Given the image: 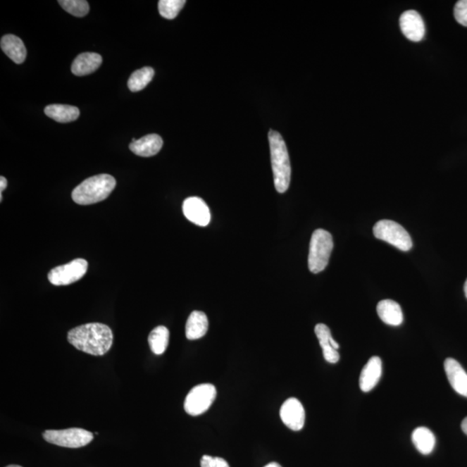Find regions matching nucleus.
<instances>
[{"instance_id": "obj_1", "label": "nucleus", "mask_w": 467, "mask_h": 467, "mask_svg": "<svg viewBox=\"0 0 467 467\" xmlns=\"http://www.w3.org/2000/svg\"><path fill=\"white\" fill-rule=\"evenodd\" d=\"M113 335L108 325L101 323L77 326L68 333V341L77 350L93 356H104L112 347Z\"/></svg>"}, {"instance_id": "obj_2", "label": "nucleus", "mask_w": 467, "mask_h": 467, "mask_svg": "<svg viewBox=\"0 0 467 467\" xmlns=\"http://www.w3.org/2000/svg\"><path fill=\"white\" fill-rule=\"evenodd\" d=\"M270 145L273 181L276 191L284 193L289 188L291 165L286 143L278 132L270 130L268 134Z\"/></svg>"}, {"instance_id": "obj_3", "label": "nucleus", "mask_w": 467, "mask_h": 467, "mask_svg": "<svg viewBox=\"0 0 467 467\" xmlns=\"http://www.w3.org/2000/svg\"><path fill=\"white\" fill-rule=\"evenodd\" d=\"M116 180L108 174L91 177L72 192V199L80 205L94 204L108 199L115 189Z\"/></svg>"}, {"instance_id": "obj_4", "label": "nucleus", "mask_w": 467, "mask_h": 467, "mask_svg": "<svg viewBox=\"0 0 467 467\" xmlns=\"http://www.w3.org/2000/svg\"><path fill=\"white\" fill-rule=\"evenodd\" d=\"M333 249L332 235L325 230H315L311 235L309 256V270L318 273L325 270Z\"/></svg>"}, {"instance_id": "obj_5", "label": "nucleus", "mask_w": 467, "mask_h": 467, "mask_svg": "<svg viewBox=\"0 0 467 467\" xmlns=\"http://www.w3.org/2000/svg\"><path fill=\"white\" fill-rule=\"evenodd\" d=\"M373 233L375 238L388 242L401 251L408 252L413 242L408 231L401 224L391 220H381L375 224Z\"/></svg>"}, {"instance_id": "obj_6", "label": "nucleus", "mask_w": 467, "mask_h": 467, "mask_svg": "<svg viewBox=\"0 0 467 467\" xmlns=\"http://www.w3.org/2000/svg\"><path fill=\"white\" fill-rule=\"evenodd\" d=\"M43 436L47 442L53 445L68 448L85 447L94 439L92 432L78 428L63 430H46Z\"/></svg>"}, {"instance_id": "obj_7", "label": "nucleus", "mask_w": 467, "mask_h": 467, "mask_svg": "<svg viewBox=\"0 0 467 467\" xmlns=\"http://www.w3.org/2000/svg\"><path fill=\"white\" fill-rule=\"evenodd\" d=\"M216 397V390L211 383L197 385L187 394L185 410L189 416H197L206 412Z\"/></svg>"}, {"instance_id": "obj_8", "label": "nucleus", "mask_w": 467, "mask_h": 467, "mask_svg": "<svg viewBox=\"0 0 467 467\" xmlns=\"http://www.w3.org/2000/svg\"><path fill=\"white\" fill-rule=\"evenodd\" d=\"M88 261L75 259L70 263L58 266L49 273V282L55 286H67L78 282L88 271Z\"/></svg>"}, {"instance_id": "obj_9", "label": "nucleus", "mask_w": 467, "mask_h": 467, "mask_svg": "<svg viewBox=\"0 0 467 467\" xmlns=\"http://www.w3.org/2000/svg\"><path fill=\"white\" fill-rule=\"evenodd\" d=\"M280 418L288 428L299 431L305 425L306 413L301 402L296 398H289L282 406Z\"/></svg>"}, {"instance_id": "obj_10", "label": "nucleus", "mask_w": 467, "mask_h": 467, "mask_svg": "<svg viewBox=\"0 0 467 467\" xmlns=\"http://www.w3.org/2000/svg\"><path fill=\"white\" fill-rule=\"evenodd\" d=\"M185 218L196 225L207 226L211 222V211L208 205L199 197H188L183 203Z\"/></svg>"}, {"instance_id": "obj_11", "label": "nucleus", "mask_w": 467, "mask_h": 467, "mask_svg": "<svg viewBox=\"0 0 467 467\" xmlns=\"http://www.w3.org/2000/svg\"><path fill=\"white\" fill-rule=\"evenodd\" d=\"M400 27L404 35L413 42H420L425 36V24L421 15L409 10L401 14Z\"/></svg>"}, {"instance_id": "obj_12", "label": "nucleus", "mask_w": 467, "mask_h": 467, "mask_svg": "<svg viewBox=\"0 0 467 467\" xmlns=\"http://www.w3.org/2000/svg\"><path fill=\"white\" fill-rule=\"evenodd\" d=\"M314 331L320 342L325 361L330 363L339 362L340 356L337 350L340 349V344L333 340L328 326L325 324H318L315 326Z\"/></svg>"}, {"instance_id": "obj_13", "label": "nucleus", "mask_w": 467, "mask_h": 467, "mask_svg": "<svg viewBox=\"0 0 467 467\" xmlns=\"http://www.w3.org/2000/svg\"><path fill=\"white\" fill-rule=\"evenodd\" d=\"M382 364L378 356H372L361 372L359 386L363 392H370L377 386L382 377Z\"/></svg>"}, {"instance_id": "obj_14", "label": "nucleus", "mask_w": 467, "mask_h": 467, "mask_svg": "<svg viewBox=\"0 0 467 467\" xmlns=\"http://www.w3.org/2000/svg\"><path fill=\"white\" fill-rule=\"evenodd\" d=\"M444 369L453 389L458 394L467 397V373L461 363L454 359H447L444 363Z\"/></svg>"}, {"instance_id": "obj_15", "label": "nucleus", "mask_w": 467, "mask_h": 467, "mask_svg": "<svg viewBox=\"0 0 467 467\" xmlns=\"http://www.w3.org/2000/svg\"><path fill=\"white\" fill-rule=\"evenodd\" d=\"M163 147V139L158 135H148L142 139H132L129 148L140 157H151L158 153Z\"/></svg>"}, {"instance_id": "obj_16", "label": "nucleus", "mask_w": 467, "mask_h": 467, "mask_svg": "<svg viewBox=\"0 0 467 467\" xmlns=\"http://www.w3.org/2000/svg\"><path fill=\"white\" fill-rule=\"evenodd\" d=\"M101 63V55L92 52L82 53L72 63L71 71L77 77H83V75H89L97 70Z\"/></svg>"}, {"instance_id": "obj_17", "label": "nucleus", "mask_w": 467, "mask_h": 467, "mask_svg": "<svg viewBox=\"0 0 467 467\" xmlns=\"http://www.w3.org/2000/svg\"><path fill=\"white\" fill-rule=\"evenodd\" d=\"M378 314L385 324L398 326L404 322V313L399 304L392 299L380 301L377 306Z\"/></svg>"}, {"instance_id": "obj_18", "label": "nucleus", "mask_w": 467, "mask_h": 467, "mask_svg": "<svg viewBox=\"0 0 467 467\" xmlns=\"http://www.w3.org/2000/svg\"><path fill=\"white\" fill-rule=\"evenodd\" d=\"M208 321L206 314L200 311H192L186 322L185 335L189 340H199L207 333Z\"/></svg>"}, {"instance_id": "obj_19", "label": "nucleus", "mask_w": 467, "mask_h": 467, "mask_svg": "<svg viewBox=\"0 0 467 467\" xmlns=\"http://www.w3.org/2000/svg\"><path fill=\"white\" fill-rule=\"evenodd\" d=\"M0 45L4 53L14 63L20 64L25 62L27 52L20 37L8 34L2 37Z\"/></svg>"}, {"instance_id": "obj_20", "label": "nucleus", "mask_w": 467, "mask_h": 467, "mask_svg": "<svg viewBox=\"0 0 467 467\" xmlns=\"http://www.w3.org/2000/svg\"><path fill=\"white\" fill-rule=\"evenodd\" d=\"M45 115L60 123H71L78 119L80 110L74 106L53 104L44 108Z\"/></svg>"}, {"instance_id": "obj_21", "label": "nucleus", "mask_w": 467, "mask_h": 467, "mask_svg": "<svg viewBox=\"0 0 467 467\" xmlns=\"http://www.w3.org/2000/svg\"><path fill=\"white\" fill-rule=\"evenodd\" d=\"M412 442L421 454L428 455L434 451L436 440L430 429L419 427L412 432Z\"/></svg>"}, {"instance_id": "obj_22", "label": "nucleus", "mask_w": 467, "mask_h": 467, "mask_svg": "<svg viewBox=\"0 0 467 467\" xmlns=\"http://www.w3.org/2000/svg\"><path fill=\"white\" fill-rule=\"evenodd\" d=\"M170 332L166 326H158L151 332L148 337L151 351L156 355H161L166 350L169 344Z\"/></svg>"}, {"instance_id": "obj_23", "label": "nucleus", "mask_w": 467, "mask_h": 467, "mask_svg": "<svg viewBox=\"0 0 467 467\" xmlns=\"http://www.w3.org/2000/svg\"><path fill=\"white\" fill-rule=\"evenodd\" d=\"M154 77L153 68L145 67L136 70L128 80L127 85L132 92H139L149 85Z\"/></svg>"}, {"instance_id": "obj_24", "label": "nucleus", "mask_w": 467, "mask_h": 467, "mask_svg": "<svg viewBox=\"0 0 467 467\" xmlns=\"http://www.w3.org/2000/svg\"><path fill=\"white\" fill-rule=\"evenodd\" d=\"M185 0H161L158 2V11L166 20H174L183 8Z\"/></svg>"}, {"instance_id": "obj_25", "label": "nucleus", "mask_w": 467, "mask_h": 467, "mask_svg": "<svg viewBox=\"0 0 467 467\" xmlns=\"http://www.w3.org/2000/svg\"><path fill=\"white\" fill-rule=\"evenodd\" d=\"M58 3L67 13L75 17H85L89 11V3L85 0H60Z\"/></svg>"}, {"instance_id": "obj_26", "label": "nucleus", "mask_w": 467, "mask_h": 467, "mask_svg": "<svg viewBox=\"0 0 467 467\" xmlns=\"http://www.w3.org/2000/svg\"><path fill=\"white\" fill-rule=\"evenodd\" d=\"M455 20L467 27V0H459L454 6Z\"/></svg>"}, {"instance_id": "obj_27", "label": "nucleus", "mask_w": 467, "mask_h": 467, "mask_svg": "<svg viewBox=\"0 0 467 467\" xmlns=\"http://www.w3.org/2000/svg\"><path fill=\"white\" fill-rule=\"evenodd\" d=\"M201 467H230L225 459L204 455L201 459Z\"/></svg>"}, {"instance_id": "obj_28", "label": "nucleus", "mask_w": 467, "mask_h": 467, "mask_svg": "<svg viewBox=\"0 0 467 467\" xmlns=\"http://www.w3.org/2000/svg\"><path fill=\"white\" fill-rule=\"evenodd\" d=\"M6 187H7L6 178H4V177L0 178V193H1V194H2V192L4 191H5Z\"/></svg>"}, {"instance_id": "obj_29", "label": "nucleus", "mask_w": 467, "mask_h": 467, "mask_svg": "<svg viewBox=\"0 0 467 467\" xmlns=\"http://www.w3.org/2000/svg\"><path fill=\"white\" fill-rule=\"evenodd\" d=\"M461 428L462 431L465 432V434L467 435V417L464 420H463L462 423H461Z\"/></svg>"}, {"instance_id": "obj_30", "label": "nucleus", "mask_w": 467, "mask_h": 467, "mask_svg": "<svg viewBox=\"0 0 467 467\" xmlns=\"http://www.w3.org/2000/svg\"><path fill=\"white\" fill-rule=\"evenodd\" d=\"M264 467H282V466L278 464V463L271 462L269 463V464H268L267 466H265Z\"/></svg>"}, {"instance_id": "obj_31", "label": "nucleus", "mask_w": 467, "mask_h": 467, "mask_svg": "<svg viewBox=\"0 0 467 467\" xmlns=\"http://www.w3.org/2000/svg\"><path fill=\"white\" fill-rule=\"evenodd\" d=\"M464 291H465L466 297L467 298V280H466V282L465 283Z\"/></svg>"}, {"instance_id": "obj_32", "label": "nucleus", "mask_w": 467, "mask_h": 467, "mask_svg": "<svg viewBox=\"0 0 467 467\" xmlns=\"http://www.w3.org/2000/svg\"><path fill=\"white\" fill-rule=\"evenodd\" d=\"M6 467H22V466H18V465H11V466H6Z\"/></svg>"}]
</instances>
